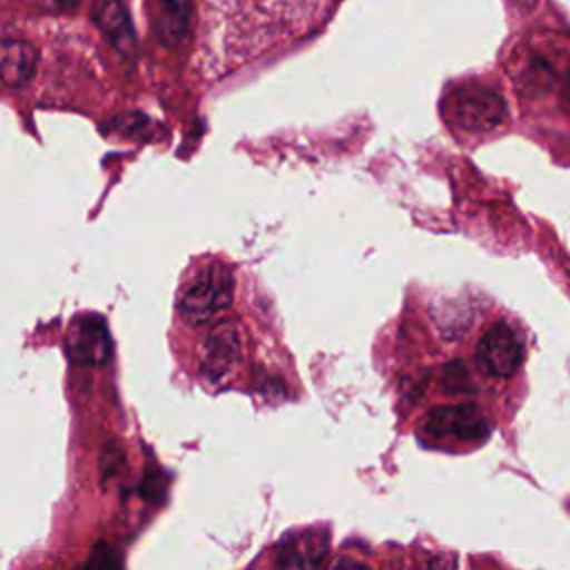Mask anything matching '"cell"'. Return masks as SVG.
Here are the masks:
<instances>
[{
    "label": "cell",
    "instance_id": "cell-1",
    "mask_svg": "<svg viewBox=\"0 0 570 570\" xmlns=\"http://www.w3.org/2000/svg\"><path fill=\"white\" fill-rule=\"evenodd\" d=\"M334 0H191L198 67L218 78L314 31Z\"/></svg>",
    "mask_w": 570,
    "mask_h": 570
},
{
    "label": "cell",
    "instance_id": "cell-2",
    "mask_svg": "<svg viewBox=\"0 0 570 570\" xmlns=\"http://www.w3.org/2000/svg\"><path fill=\"white\" fill-rule=\"evenodd\" d=\"M234 301V276L220 265L212 263L203 267L194 281L183 289L178 309L191 325H205L225 312Z\"/></svg>",
    "mask_w": 570,
    "mask_h": 570
},
{
    "label": "cell",
    "instance_id": "cell-3",
    "mask_svg": "<svg viewBox=\"0 0 570 570\" xmlns=\"http://www.w3.org/2000/svg\"><path fill=\"white\" fill-rule=\"evenodd\" d=\"M443 114L459 131L488 134L505 120V102L488 87L465 85L448 94Z\"/></svg>",
    "mask_w": 570,
    "mask_h": 570
},
{
    "label": "cell",
    "instance_id": "cell-4",
    "mask_svg": "<svg viewBox=\"0 0 570 570\" xmlns=\"http://www.w3.org/2000/svg\"><path fill=\"white\" fill-rule=\"evenodd\" d=\"M425 432L434 439H454L459 443H481L490 434V421L472 403L439 405L425 416Z\"/></svg>",
    "mask_w": 570,
    "mask_h": 570
},
{
    "label": "cell",
    "instance_id": "cell-5",
    "mask_svg": "<svg viewBox=\"0 0 570 570\" xmlns=\"http://www.w3.org/2000/svg\"><path fill=\"white\" fill-rule=\"evenodd\" d=\"M523 361V343L505 321L490 325L476 343V363L490 376L505 379L519 370Z\"/></svg>",
    "mask_w": 570,
    "mask_h": 570
},
{
    "label": "cell",
    "instance_id": "cell-6",
    "mask_svg": "<svg viewBox=\"0 0 570 570\" xmlns=\"http://www.w3.org/2000/svg\"><path fill=\"white\" fill-rule=\"evenodd\" d=\"M67 352L80 365H102L111 356L107 325L96 314L78 316L67 332Z\"/></svg>",
    "mask_w": 570,
    "mask_h": 570
},
{
    "label": "cell",
    "instance_id": "cell-7",
    "mask_svg": "<svg viewBox=\"0 0 570 570\" xmlns=\"http://www.w3.org/2000/svg\"><path fill=\"white\" fill-rule=\"evenodd\" d=\"M240 334L229 321L214 325L205 338L203 350V376L212 383L225 381L240 363Z\"/></svg>",
    "mask_w": 570,
    "mask_h": 570
},
{
    "label": "cell",
    "instance_id": "cell-8",
    "mask_svg": "<svg viewBox=\"0 0 570 570\" xmlns=\"http://www.w3.org/2000/svg\"><path fill=\"white\" fill-rule=\"evenodd\" d=\"M327 532L305 530L289 537L278 550V570H321L327 557Z\"/></svg>",
    "mask_w": 570,
    "mask_h": 570
},
{
    "label": "cell",
    "instance_id": "cell-9",
    "mask_svg": "<svg viewBox=\"0 0 570 570\" xmlns=\"http://www.w3.org/2000/svg\"><path fill=\"white\" fill-rule=\"evenodd\" d=\"M38 65V51L27 40H0V82L7 87L27 85Z\"/></svg>",
    "mask_w": 570,
    "mask_h": 570
},
{
    "label": "cell",
    "instance_id": "cell-10",
    "mask_svg": "<svg viewBox=\"0 0 570 570\" xmlns=\"http://www.w3.org/2000/svg\"><path fill=\"white\" fill-rule=\"evenodd\" d=\"M94 22L120 53L131 56L136 51V38L129 16L118 0H96Z\"/></svg>",
    "mask_w": 570,
    "mask_h": 570
},
{
    "label": "cell",
    "instance_id": "cell-11",
    "mask_svg": "<svg viewBox=\"0 0 570 570\" xmlns=\"http://www.w3.org/2000/svg\"><path fill=\"white\" fill-rule=\"evenodd\" d=\"M158 4V18L156 29L160 38L169 45L178 42L185 36V29L189 24L191 13V0H156Z\"/></svg>",
    "mask_w": 570,
    "mask_h": 570
},
{
    "label": "cell",
    "instance_id": "cell-12",
    "mask_svg": "<svg viewBox=\"0 0 570 570\" xmlns=\"http://www.w3.org/2000/svg\"><path fill=\"white\" fill-rule=\"evenodd\" d=\"M127 470L125 450L116 441H107L100 452V476L102 481H111Z\"/></svg>",
    "mask_w": 570,
    "mask_h": 570
},
{
    "label": "cell",
    "instance_id": "cell-13",
    "mask_svg": "<svg viewBox=\"0 0 570 570\" xmlns=\"http://www.w3.org/2000/svg\"><path fill=\"white\" fill-rule=\"evenodd\" d=\"M82 570H122L118 554L107 546H96L85 561Z\"/></svg>",
    "mask_w": 570,
    "mask_h": 570
},
{
    "label": "cell",
    "instance_id": "cell-14",
    "mask_svg": "<svg viewBox=\"0 0 570 570\" xmlns=\"http://www.w3.org/2000/svg\"><path fill=\"white\" fill-rule=\"evenodd\" d=\"M443 387L452 394L470 390V376H468V370L463 367V363H450L443 370Z\"/></svg>",
    "mask_w": 570,
    "mask_h": 570
},
{
    "label": "cell",
    "instance_id": "cell-15",
    "mask_svg": "<svg viewBox=\"0 0 570 570\" xmlns=\"http://www.w3.org/2000/svg\"><path fill=\"white\" fill-rule=\"evenodd\" d=\"M33 4H38L45 11H53V13H67L71 9H76L78 0H31Z\"/></svg>",
    "mask_w": 570,
    "mask_h": 570
},
{
    "label": "cell",
    "instance_id": "cell-16",
    "mask_svg": "<svg viewBox=\"0 0 570 570\" xmlns=\"http://www.w3.org/2000/svg\"><path fill=\"white\" fill-rule=\"evenodd\" d=\"M327 570H370L365 563L352 559V557H338L336 561L330 563Z\"/></svg>",
    "mask_w": 570,
    "mask_h": 570
},
{
    "label": "cell",
    "instance_id": "cell-17",
    "mask_svg": "<svg viewBox=\"0 0 570 570\" xmlns=\"http://www.w3.org/2000/svg\"><path fill=\"white\" fill-rule=\"evenodd\" d=\"M430 570H452V563L450 561H443V559H434L430 563Z\"/></svg>",
    "mask_w": 570,
    "mask_h": 570
}]
</instances>
